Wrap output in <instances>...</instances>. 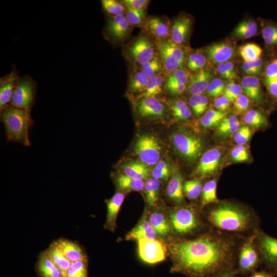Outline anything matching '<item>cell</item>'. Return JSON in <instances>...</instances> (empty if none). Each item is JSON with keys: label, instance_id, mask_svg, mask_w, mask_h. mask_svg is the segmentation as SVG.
Here are the masks:
<instances>
[{"label": "cell", "instance_id": "obj_1", "mask_svg": "<svg viewBox=\"0 0 277 277\" xmlns=\"http://www.w3.org/2000/svg\"><path fill=\"white\" fill-rule=\"evenodd\" d=\"M242 239L209 228L191 238L175 240L169 247L171 271L189 277H212L235 268Z\"/></svg>", "mask_w": 277, "mask_h": 277}, {"label": "cell", "instance_id": "obj_2", "mask_svg": "<svg viewBox=\"0 0 277 277\" xmlns=\"http://www.w3.org/2000/svg\"><path fill=\"white\" fill-rule=\"evenodd\" d=\"M201 211L203 218L210 229L227 234L243 238L261 229L258 213L242 203L220 200Z\"/></svg>", "mask_w": 277, "mask_h": 277}, {"label": "cell", "instance_id": "obj_3", "mask_svg": "<svg viewBox=\"0 0 277 277\" xmlns=\"http://www.w3.org/2000/svg\"><path fill=\"white\" fill-rule=\"evenodd\" d=\"M168 220L172 230L182 239L194 236L209 228L205 223L200 207L193 205H179L171 209Z\"/></svg>", "mask_w": 277, "mask_h": 277}, {"label": "cell", "instance_id": "obj_4", "mask_svg": "<svg viewBox=\"0 0 277 277\" xmlns=\"http://www.w3.org/2000/svg\"><path fill=\"white\" fill-rule=\"evenodd\" d=\"M1 121L4 125L8 140L30 146L29 131L33 123L30 113L9 105L1 111Z\"/></svg>", "mask_w": 277, "mask_h": 277}, {"label": "cell", "instance_id": "obj_5", "mask_svg": "<svg viewBox=\"0 0 277 277\" xmlns=\"http://www.w3.org/2000/svg\"><path fill=\"white\" fill-rule=\"evenodd\" d=\"M256 233L243 238L240 243L235 267L238 274L251 273L255 271L262 264L255 242Z\"/></svg>", "mask_w": 277, "mask_h": 277}, {"label": "cell", "instance_id": "obj_6", "mask_svg": "<svg viewBox=\"0 0 277 277\" xmlns=\"http://www.w3.org/2000/svg\"><path fill=\"white\" fill-rule=\"evenodd\" d=\"M171 141L177 153L188 162H194L201 154L203 149L201 140L187 130L179 129L174 131Z\"/></svg>", "mask_w": 277, "mask_h": 277}, {"label": "cell", "instance_id": "obj_7", "mask_svg": "<svg viewBox=\"0 0 277 277\" xmlns=\"http://www.w3.org/2000/svg\"><path fill=\"white\" fill-rule=\"evenodd\" d=\"M156 46L164 69L167 72L170 73L179 69H184L185 54L181 46L168 38L157 41Z\"/></svg>", "mask_w": 277, "mask_h": 277}, {"label": "cell", "instance_id": "obj_8", "mask_svg": "<svg viewBox=\"0 0 277 277\" xmlns=\"http://www.w3.org/2000/svg\"><path fill=\"white\" fill-rule=\"evenodd\" d=\"M156 46L145 34H140L129 43L126 47V55L135 64L142 66L153 59L156 55Z\"/></svg>", "mask_w": 277, "mask_h": 277}, {"label": "cell", "instance_id": "obj_9", "mask_svg": "<svg viewBox=\"0 0 277 277\" xmlns=\"http://www.w3.org/2000/svg\"><path fill=\"white\" fill-rule=\"evenodd\" d=\"M36 91V83L28 75L20 77L12 94L10 105L30 113Z\"/></svg>", "mask_w": 277, "mask_h": 277}, {"label": "cell", "instance_id": "obj_10", "mask_svg": "<svg viewBox=\"0 0 277 277\" xmlns=\"http://www.w3.org/2000/svg\"><path fill=\"white\" fill-rule=\"evenodd\" d=\"M161 146L156 137L145 134L136 141L134 150L140 161L148 166L155 165L160 161Z\"/></svg>", "mask_w": 277, "mask_h": 277}, {"label": "cell", "instance_id": "obj_11", "mask_svg": "<svg viewBox=\"0 0 277 277\" xmlns=\"http://www.w3.org/2000/svg\"><path fill=\"white\" fill-rule=\"evenodd\" d=\"M262 263L270 271L277 273V238L269 235L261 228L255 237Z\"/></svg>", "mask_w": 277, "mask_h": 277}, {"label": "cell", "instance_id": "obj_12", "mask_svg": "<svg viewBox=\"0 0 277 277\" xmlns=\"http://www.w3.org/2000/svg\"><path fill=\"white\" fill-rule=\"evenodd\" d=\"M131 26L126 16H108L103 33L104 37L113 45L123 42L129 36Z\"/></svg>", "mask_w": 277, "mask_h": 277}, {"label": "cell", "instance_id": "obj_13", "mask_svg": "<svg viewBox=\"0 0 277 277\" xmlns=\"http://www.w3.org/2000/svg\"><path fill=\"white\" fill-rule=\"evenodd\" d=\"M137 241L138 255L143 262L154 264L165 260V249L161 242L147 239H139Z\"/></svg>", "mask_w": 277, "mask_h": 277}, {"label": "cell", "instance_id": "obj_14", "mask_svg": "<svg viewBox=\"0 0 277 277\" xmlns=\"http://www.w3.org/2000/svg\"><path fill=\"white\" fill-rule=\"evenodd\" d=\"M222 152L218 148H212L206 151L202 156L194 173L200 178L214 174L219 169L221 163Z\"/></svg>", "mask_w": 277, "mask_h": 277}, {"label": "cell", "instance_id": "obj_15", "mask_svg": "<svg viewBox=\"0 0 277 277\" xmlns=\"http://www.w3.org/2000/svg\"><path fill=\"white\" fill-rule=\"evenodd\" d=\"M20 78L15 66L0 78V111L10 105L14 90Z\"/></svg>", "mask_w": 277, "mask_h": 277}, {"label": "cell", "instance_id": "obj_16", "mask_svg": "<svg viewBox=\"0 0 277 277\" xmlns=\"http://www.w3.org/2000/svg\"><path fill=\"white\" fill-rule=\"evenodd\" d=\"M138 114L143 117L161 118L164 116V105L155 97L140 98L136 105Z\"/></svg>", "mask_w": 277, "mask_h": 277}, {"label": "cell", "instance_id": "obj_17", "mask_svg": "<svg viewBox=\"0 0 277 277\" xmlns=\"http://www.w3.org/2000/svg\"><path fill=\"white\" fill-rule=\"evenodd\" d=\"M191 24V19L186 15H182L175 19L170 27L171 41L180 46L185 43L189 34Z\"/></svg>", "mask_w": 277, "mask_h": 277}, {"label": "cell", "instance_id": "obj_18", "mask_svg": "<svg viewBox=\"0 0 277 277\" xmlns=\"http://www.w3.org/2000/svg\"><path fill=\"white\" fill-rule=\"evenodd\" d=\"M53 243L71 263L88 259L84 249L76 242L61 238Z\"/></svg>", "mask_w": 277, "mask_h": 277}, {"label": "cell", "instance_id": "obj_19", "mask_svg": "<svg viewBox=\"0 0 277 277\" xmlns=\"http://www.w3.org/2000/svg\"><path fill=\"white\" fill-rule=\"evenodd\" d=\"M125 199V195L122 192H116L110 199L105 200L107 212L104 228L114 232L116 227L118 213Z\"/></svg>", "mask_w": 277, "mask_h": 277}, {"label": "cell", "instance_id": "obj_20", "mask_svg": "<svg viewBox=\"0 0 277 277\" xmlns=\"http://www.w3.org/2000/svg\"><path fill=\"white\" fill-rule=\"evenodd\" d=\"M235 52L234 48L227 43H218L208 46L206 49L208 58L213 63L221 64L231 58Z\"/></svg>", "mask_w": 277, "mask_h": 277}, {"label": "cell", "instance_id": "obj_21", "mask_svg": "<svg viewBox=\"0 0 277 277\" xmlns=\"http://www.w3.org/2000/svg\"><path fill=\"white\" fill-rule=\"evenodd\" d=\"M35 270L38 277H64L46 250L38 254L35 264Z\"/></svg>", "mask_w": 277, "mask_h": 277}, {"label": "cell", "instance_id": "obj_22", "mask_svg": "<svg viewBox=\"0 0 277 277\" xmlns=\"http://www.w3.org/2000/svg\"><path fill=\"white\" fill-rule=\"evenodd\" d=\"M183 184L182 174L178 171H174L166 187V193L168 197L177 205L185 202Z\"/></svg>", "mask_w": 277, "mask_h": 277}, {"label": "cell", "instance_id": "obj_23", "mask_svg": "<svg viewBox=\"0 0 277 277\" xmlns=\"http://www.w3.org/2000/svg\"><path fill=\"white\" fill-rule=\"evenodd\" d=\"M145 26L157 41L168 38L170 35V25L167 18L153 16L147 19Z\"/></svg>", "mask_w": 277, "mask_h": 277}, {"label": "cell", "instance_id": "obj_24", "mask_svg": "<svg viewBox=\"0 0 277 277\" xmlns=\"http://www.w3.org/2000/svg\"><path fill=\"white\" fill-rule=\"evenodd\" d=\"M243 91L252 102L261 104L263 101V96L259 79L254 76H244L241 80Z\"/></svg>", "mask_w": 277, "mask_h": 277}, {"label": "cell", "instance_id": "obj_25", "mask_svg": "<svg viewBox=\"0 0 277 277\" xmlns=\"http://www.w3.org/2000/svg\"><path fill=\"white\" fill-rule=\"evenodd\" d=\"M211 74L208 69L199 70L192 78L188 86V91L192 95L201 94L206 91L210 82Z\"/></svg>", "mask_w": 277, "mask_h": 277}, {"label": "cell", "instance_id": "obj_26", "mask_svg": "<svg viewBox=\"0 0 277 277\" xmlns=\"http://www.w3.org/2000/svg\"><path fill=\"white\" fill-rule=\"evenodd\" d=\"M123 173L135 179L148 180L149 175L148 166L140 161H132L120 167Z\"/></svg>", "mask_w": 277, "mask_h": 277}, {"label": "cell", "instance_id": "obj_27", "mask_svg": "<svg viewBox=\"0 0 277 277\" xmlns=\"http://www.w3.org/2000/svg\"><path fill=\"white\" fill-rule=\"evenodd\" d=\"M157 233L149 220L144 219L126 236V240L139 239H155Z\"/></svg>", "mask_w": 277, "mask_h": 277}, {"label": "cell", "instance_id": "obj_28", "mask_svg": "<svg viewBox=\"0 0 277 277\" xmlns=\"http://www.w3.org/2000/svg\"><path fill=\"white\" fill-rule=\"evenodd\" d=\"M114 183L121 190L140 191L144 189V180L130 177L123 173H116L113 176Z\"/></svg>", "mask_w": 277, "mask_h": 277}, {"label": "cell", "instance_id": "obj_29", "mask_svg": "<svg viewBox=\"0 0 277 277\" xmlns=\"http://www.w3.org/2000/svg\"><path fill=\"white\" fill-rule=\"evenodd\" d=\"M264 75L265 84L269 94L277 100V58L267 64Z\"/></svg>", "mask_w": 277, "mask_h": 277}, {"label": "cell", "instance_id": "obj_30", "mask_svg": "<svg viewBox=\"0 0 277 277\" xmlns=\"http://www.w3.org/2000/svg\"><path fill=\"white\" fill-rule=\"evenodd\" d=\"M216 193V179L214 178L210 180L204 184L199 205L201 210L209 205L219 202L220 200L217 196Z\"/></svg>", "mask_w": 277, "mask_h": 277}, {"label": "cell", "instance_id": "obj_31", "mask_svg": "<svg viewBox=\"0 0 277 277\" xmlns=\"http://www.w3.org/2000/svg\"><path fill=\"white\" fill-rule=\"evenodd\" d=\"M149 221L155 230L157 234L162 236L170 234L173 231L169 220H167L163 213L154 212L149 217Z\"/></svg>", "mask_w": 277, "mask_h": 277}, {"label": "cell", "instance_id": "obj_32", "mask_svg": "<svg viewBox=\"0 0 277 277\" xmlns=\"http://www.w3.org/2000/svg\"><path fill=\"white\" fill-rule=\"evenodd\" d=\"M46 250L53 263L58 268L65 276L71 262L66 258L53 242Z\"/></svg>", "mask_w": 277, "mask_h": 277}, {"label": "cell", "instance_id": "obj_33", "mask_svg": "<svg viewBox=\"0 0 277 277\" xmlns=\"http://www.w3.org/2000/svg\"><path fill=\"white\" fill-rule=\"evenodd\" d=\"M149 78L142 70H135L130 76L128 84L129 91L132 93H142L147 86Z\"/></svg>", "mask_w": 277, "mask_h": 277}, {"label": "cell", "instance_id": "obj_34", "mask_svg": "<svg viewBox=\"0 0 277 277\" xmlns=\"http://www.w3.org/2000/svg\"><path fill=\"white\" fill-rule=\"evenodd\" d=\"M160 182L154 178L148 179L144 185V193L146 202L150 206H154L159 198Z\"/></svg>", "mask_w": 277, "mask_h": 277}, {"label": "cell", "instance_id": "obj_35", "mask_svg": "<svg viewBox=\"0 0 277 277\" xmlns=\"http://www.w3.org/2000/svg\"><path fill=\"white\" fill-rule=\"evenodd\" d=\"M164 81L162 74L149 78L145 90L139 95L138 98L155 97L162 92Z\"/></svg>", "mask_w": 277, "mask_h": 277}, {"label": "cell", "instance_id": "obj_36", "mask_svg": "<svg viewBox=\"0 0 277 277\" xmlns=\"http://www.w3.org/2000/svg\"><path fill=\"white\" fill-rule=\"evenodd\" d=\"M240 124L234 115L225 117L218 125V132L223 136H228L234 134L240 128Z\"/></svg>", "mask_w": 277, "mask_h": 277}, {"label": "cell", "instance_id": "obj_37", "mask_svg": "<svg viewBox=\"0 0 277 277\" xmlns=\"http://www.w3.org/2000/svg\"><path fill=\"white\" fill-rule=\"evenodd\" d=\"M258 26L255 22L246 20L240 23L233 31L237 37L247 39L255 35L257 32Z\"/></svg>", "mask_w": 277, "mask_h": 277}, {"label": "cell", "instance_id": "obj_38", "mask_svg": "<svg viewBox=\"0 0 277 277\" xmlns=\"http://www.w3.org/2000/svg\"><path fill=\"white\" fill-rule=\"evenodd\" d=\"M244 122L247 125L255 128H261L267 125V119L266 116L260 111L250 110L243 117Z\"/></svg>", "mask_w": 277, "mask_h": 277}, {"label": "cell", "instance_id": "obj_39", "mask_svg": "<svg viewBox=\"0 0 277 277\" xmlns=\"http://www.w3.org/2000/svg\"><path fill=\"white\" fill-rule=\"evenodd\" d=\"M203 184L200 179L188 180L184 182L183 192L190 200H195L201 196Z\"/></svg>", "mask_w": 277, "mask_h": 277}, {"label": "cell", "instance_id": "obj_40", "mask_svg": "<svg viewBox=\"0 0 277 277\" xmlns=\"http://www.w3.org/2000/svg\"><path fill=\"white\" fill-rule=\"evenodd\" d=\"M227 112L210 109L201 117V125L205 128H210L219 125L226 117Z\"/></svg>", "mask_w": 277, "mask_h": 277}, {"label": "cell", "instance_id": "obj_41", "mask_svg": "<svg viewBox=\"0 0 277 277\" xmlns=\"http://www.w3.org/2000/svg\"><path fill=\"white\" fill-rule=\"evenodd\" d=\"M188 75L184 69H179L169 73L165 82V88L169 90L173 88L187 85Z\"/></svg>", "mask_w": 277, "mask_h": 277}, {"label": "cell", "instance_id": "obj_42", "mask_svg": "<svg viewBox=\"0 0 277 277\" xmlns=\"http://www.w3.org/2000/svg\"><path fill=\"white\" fill-rule=\"evenodd\" d=\"M168 104L175 118L178 120H185L191 116V111L184 101L182 100L170 101Z\"/></svg>", "mask_w": 277, "mask_h": 277}, {"label": "cell", "instance_id": "obj_43", "mask_svg": "<svg viewBox=\"0 0 277 277\" xmlns=\"http://www.w3.org/2000/svg\"><path fill=\"white\" fill-rule=\"evenodd\" d=\"M262 49L254 43H248L240 49V54L244 62H250L260 57Z\"/></svg>", "mask_w": 277, "mask_h": 277}, {"label": "cell", "instance_id": "obj_44", "mask_svg": "<svg viewBox=\"0 0 277 277\" xmlns=\"http://www.w3.org/2000/svg\"><path fill=\"white\" fill-rule=\"evenodd\" d=\"M64 277H88V259L72 262Z\"/></svg>", "mask_w": 277, "mask_h": 277}, {"label": "cell", "instance_id": "obj_45", "mask_svg": "<svg viewBox=\"0 0 277 277\" xmlns=\"http://www.w3.org/2000/svg\"><path fill=\"white\" fill-rule=\"evenodd\" d=\"M164 67L159 56H155L153 59L142 66V70L149 78L161 74Z\"/></svg>", "mask_w": 277, "mask_h": 277}, {"label": "cell", "instance_id": "obj_46", "mask_svg": "<svg viewBox=\"0 0 277 277\" xmlns=\"http://www.w3.org/2000/svg\"><path fill=\"white\" fill-rule=\"evenodd\" d=\"M102 7L109 16H115L124 15L126 7L121 2L115 0L101 1Z\"/></svg>", "mask_w": 277, "mask_h": 277}, {"label": "cell", "instance_id": "obj_47", "mask_svg": "<svg viewBox=\"0 0 277 277\" xmlns=\"http://www.w3.org/2000/svg\"><path fill=\"white\" fill-rule=\"evenodd\" d=\"M126 17L131 26H145L147 19L146 10H136L126 8Z\"/></svg>", "mask_w": 277, "mask_h": 277}, {"label": "cell", "instance_id": "obj_48", "mask_svg": "<svg viewBox=\"0 0 277 277\" xmlns=\"http://www.w3.org/2000/svg\"><path fill=\"white\" fill-rule=\"evenodd\" d=\"M172 174L170 165L164 160L158 162L151 172L153 177L158 180H167Z\"/></svg>", "mask_w": 277, "mask_h": 277}, {"label": "cell", "instance_id": "obj_49", "mask_svg": "<svg viewBox=\"0 0 277 277\" xmlns=\"http://www.w3.org/2000/svg\"><path fill=\"white\" fill-rule=\"evenodd\" d=\"M189 102L194 113L197 116L204 113L208 104L207 98L201 94L192 95Z\"/></svg>", "mask_w": 277, "mask_h": 277}, {"label": "cell", "instance_id": "obj_50", "mask_svg": "<svg viewBox=\"0 0 277 277\" xmlns=\"http://www.w3.org/2000/svg\"><path fill=\"white\" fill-rule=\"evenodd\" d=\"M206 62V58L203 54L195 52L189 55L187 62V66L191 71H199L203 69Z\"/></svg>", "mask_w": 277, "mask_h": 277}, {"label": "cell", "instance_id": "obj_51", "mask_svg": "<svg viewBox=\"0 0 277 277\" xmlns=\"http://www.w3.org/2000/svg\"><path fill=\"white\" fill-rule=\"evenodd\" d=\"M226 84L220 78H215L210 81L206 90L207 94L211 97H217L224 94Z\"/></svg>", "mask_w": 277, "mask_h": 277}, {"label": "cell", "instance_id": "obj_52", "mask_svg": "<svg viewBox=\"0 0 277 277\" xmlns=\"http://www.w3.org/2000/svg\"><path fill=\"white\" fill-rule=\"evenodd\" d=\"M263 60L261 57L250 62H244L242 68L244 71L251 76L260 75L262 73Z\"/></svg>", "mask_w": 277, "mask_h": 277}, {"label": "cell", "instance_id": "obj_53", "mask_svg": "<svg viewBox=\"0 0 277 277\" xmlns=\"http://www.w3.org/2000/svg\"><path fill=\"white\" fill-rule=\"evenodd\" d=\"M243 89L241 85L233 82L226 85L223 95L230 101L234 102L242 94Z\"/></svg>", "mask_w": 277, "mask_h": 277}, {"label": "cell", "instance_id": "obj_54", "mask_svg": "<svg viewBox=\"0 0 277 277\" xmlns=\"http://www.w3.org/2000/svg\"><path fill=\"white\" fill-rule=\"evenodd\" d=\"M217 70L221 77L228 79L233 80L237 77L234 70V64L230 62L220 64L217 66Z\"/></svg>", "mask_w": 277, "mask_h": 277}, {"label": "cell", "instance_id": "obj_55", "mask_svg": "<svg viewBox=\"0 0 277 277\" xmlns=\"http://www.w3.org/2000/svg\"><path fill=\"white\" fill-rule=\"evenodd\" d=\"M231 159L234 162L242 163L247 161L249 157V154L244 145H237L231 151Z\"/></svg>", "mask_w": 277, "mask_h": 277}, {"label": "cell", "instance_id": "obj_56", "mask_svg": "<svg viewBox=\"0 0 277 277\" xmlns=\"http://www.w3.org/2000/svg\"><path fill=\"white\" fill-rule=\"evenodd\" d=\"M262 35L267 45H277V26H266L262 30Z\"/></svg>", "mask_w": 277, "mask_h": 277}, {"label": "cell", "instance_id": "obj_57", "mask_svg": "<svg viewBox=\"0 0 277 277\" xmlns=\"http://www.w3.org/2000/svg\"><path fill=\"white\" fill-rule=\"evenodd\" d=\"M252 132L247 126H243L234 133V140L237 145H244L251 137Z\"/></svg>", "mask_w": 277, "mask_h": 277}, {"label": "cell", "instance_id": "obj_58", "mask_svg": "<svg viewBox=\"0 0 277 277\" xmlns=\"http://www.w3.org/2000/svg\"><path fill=\"white\" fill-rule=\"evenodd\" d=\"M250 106V100L245 95L242 94L234 102L233 108L235 112L240 114L246 112Z\"/></svg>", "mask_w": 277, "mask_h": 277}, {"label": "cell", "instance_id": "obj_59", "mask_svg": "<svg viewBox=\"0 0 277 277\" xmlns=\"http://www.w3.org/2000/svg\"><path fill=\"white\" fill-rule=\"evenodd\" d=\"M120 2L126 8L136 10H146L150 1L148 0H123Z\"/></svg>", "mask_w": 277, "mask_h": 277}, {"label": "cell", "instance_id": "obj_60", "mask_svg": "<svg viewBox=\"0 0 277 277\" xmlns=\"http://www.w3.org/2000/svg\"><path fill=\"white\" fill-rule=\"evenodd\" d=\"M214 106L217 110L222 112H226L229 109L230 101L224 95L215 98Z\"/></svg>", "mask_w": 277, "mask_h": 277}, {"label": "cell", "instance_id": "obj_61", "mask_svg": "<svg viewBox=\"0 0 277 277\" xmlns=\"http://www.w3.org/2000/svg\"><path fill=\"white\" fill-rule=\"evenodd\" d=\"M276 273L270 270L254 271L247 277H275Z\"/></svg>", "mask_w": 277, "mask_h": 277}, {"label": "cell", "instance_id": "obj_62", "mask_svg": "<svg viewBox=\"0 0 277 277\" xmlns=\"http://www.w3.org/2000/svg\"><path fill=\"white\" fill-rule=\"evenodd\" d=\"M212 277H238L235 268H230L214 275Z\"/></svg>", "mask_w": 277, "mask_h": 277}, {"label": "cell", "instance_id": "obj_63", "mask_svg": "<svg viewBox=\"0 0 277 277\" xmlns=\"http://www.w3.org/2000/svg\"><path fill=\"white\" fill-rule=\"evenodd\" d=\"M276 224H277V215H276Z\"/></svg>", "mask_w": 277, "mask_h": 277}]
</instances>
